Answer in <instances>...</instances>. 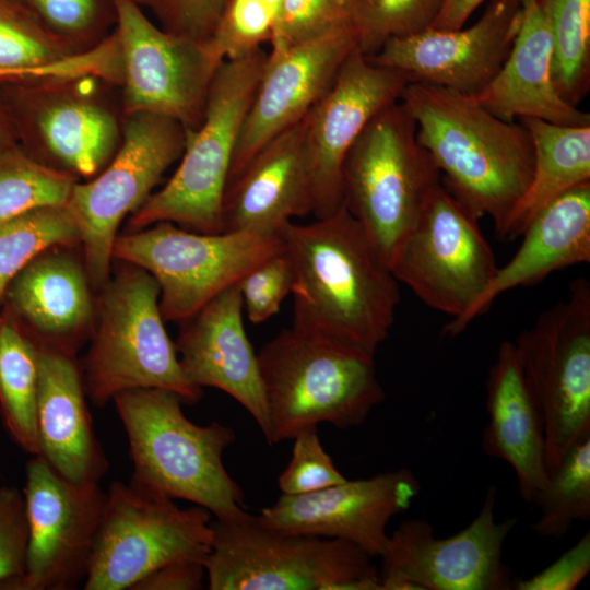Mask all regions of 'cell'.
I'll return each instance as SVG.
<instances>
[{
	"instance_id": "cell-1",
	"label": "cell",
	"mask_w": 590,
	"mask_h": 590,
	"mask_svg": "<svg viewBox=\"0 0 590 590\" xmlns=\"http://www.w3.org/2000/svg\"><path fill=\"white\" fill-rule=\"evenodd\" d=\"M294 268V326L375 356L389 335L399 282L342 204L306 224L280 229Z\"/></svg>"
},
{
	"instance_id": "cell-2",
	"label": "cell",
	"mask_w": 590,
	"mask_h": 590,
	"mask_svg": "<svg viewBox=\"0 0 590 590\" xmlns=\"http://www.w3.org/2000/svg\"><path fill=\"white\" fill-rule=\"evenodd\" d=\"M444 186L476 219L497 227L528 188L534 149L522 123L492 114L473 96L410 82L400 98Z\"/></svg>"
},
{
	"instance_id": "cell-3",
	"label": "cell",
	"mask_w": 590,
	"mask_h": 590,
	"mask_svg": "<svg viewBox=\"0 0 590 590\" xmlns=\"http://www.w3.org/2000/svg\"><path fill=\"white\" fill-rule=\"evenodd\" d=\"M113 400L128 437L131 484L191 502L216 519L238 520L249 515L244 493L222 459L236 439L232 427L219 422L192 423L181 410L182 399L166 389L126 390Z\"/></svg>"
},
{
	"instance_id": "cell-4",
	"label": "cell",
	"mask_w": 590,
	"mask_h": 590,
	"mask_svg": "<svg viewBox=\"0 0 590 590\" xmlns=\"http://www.w3.org/2000/svg\"><path fill=\"white\" fill-rule=\"evenodd\" d=\"M257 358L269 446L320 423L358 426L386 398L375 356L294 324L268 341Z\"/></svg>"
},
{
	"instance_id": "cell-5",
	"label": "cell",
	"mask_w": 590,
	"mask_h": 590,
	"mask_svg": "<svg viewBox=\"0 0 590 590\" xmlns=\"http://www.w3.org/2000/svg\"><path fill=\"white\" fill-rule=\"evenodd\" d=\"M267 59L268 54L259 48L220 64L203 120L187 132L179 166L166 185L131 214V231L170 222L199 233H222V206L234 152Z\"/></svg>"
},
{
	"instance_id": "cell-6",
	"label": "cell",
	"mask_w": 590,
	"mask_h": 590,
	"mask_svg": "<svg viewBox=\"0 0 590 590\" xmlns=\"http://www.w3.org/2000/svg\"><path fill=\"white\" fill-rule=\"evenodd\" d=\"M211 529L210 590H381L373 557L350 542L276 531L250 514Z\"/></svg>"
},
{
	"instance_id": "cell-7",
	"label": "cell",
	"mask_w": 590,
	"mask_h": 590,
	"mask_svg": "<svg viewBox=\"0 0 590 590\" xmlns=\"http://www.w3.org/2000/svg\"><path fill=\"white\" fill-rule=\"evenodd\" d=\"M441 175L416 138L399 101L378 113L350 149L342 170L343 204L390 264Z\"/></svg>"
},
{
	"instance_id": "cell-8",
	"label": "cell",
	"mask_w": 590,
	"mask_h": 590,
	"mask_svg": "<svg viewBox=\"0 0 590 590\" xmlns=\"http://www.w3.org/2000/svg\"><path fill=\"white\" fill-rule=\"evenodd\" d=\"M99 323L85 361V386L97 406L117 393L166 389L196 403L202 389L184 374L164 327L160 287L145 270L128 263L102 286Z\"/></svg>"
},
{
	"instance_id": "cell-9",
	"label": "cell",
	"mask_w": 590,
	"mask_h": 590,
	"mask_svg": "<svg viewBox=\"0 0 590 590\" xmlns=\"http://www.w3.org/2000/svg\"><path fill=\"white\" fill-rule=\"evenodd\" d=\"M280 232H189L170 222L117 236L113 257L148 271L164 320L184 321L267 258L284 250Z\"/></svg>"
},
{
	"instance_id": "cell-10",
	"label": "cell",
	"mask_w": 590,
	"mask_h": 590,
	"mask_svg": "<svg viewBox=\"0 0 590 590\" xmlns=\"http://www.w3.org/2000/svg\"><path fill=\"white\" fill-rule=\"evenodd\" d=\"M212 514L196 505L116 481L106 502L93 547L85 590H131L153 570L175 562H201L212 542Z\"/></svg>"
},
{
	"instance_id": "cell-11",
	"label": "cell",
	"mask_w": 590,
	"mask_h": 590,
	"mask_svg": "<svg viewBox=\"0 0 590 590\" xmlns=\"http://www.w3.org/2000/svg\"><path fill=\"white\" fill-rule=\"evenodd\" d=\"M514 343L543 418L551 474L571 445L590 434V282L574 280L568 295Z\"/></svg>"
},
{
	"instance_id": "cell-12",
	"label": "cell",
	"mask_w": 590,
	"mask_h": 590,
	"mask_svg": "<svg viewBox=\"0 0 590 590\" xmlns=\"http://www.w3.org/2000/svg\"><path fill=\"white\" fill-rule=\"evenodd\" d=\"M121 141L113 158L86 182H75L68 200L83 244L85 270L95 287L109 280L117 229L152 194L166 169L180 158L187 130L151 113L123 116Z\"/></svg>"
},
{
	"instance_id": "cell-13",
	"label": "cell",
	"mask_w": 590,
	"mask_h": 590,
	"mask_svg": "<svg viewBox=\"0 0 590 590\" xmlns=\"http://www.w3.org/2000/svg\"><path fill=\"white\" fill-rule=\"evenodd\" d=\"M477 221L441 184L389 264L399 283L451 319L475 302L498 269Z\"/></svg>"
},
{
	"instance_id": "cell-14",
	"label": "cell",
	"mask_w": 590,
	"mask_h": 590,
	"mask_svg": "<svg viewBox=\"0 0 590 590\" xmlns=\"http://www.w3.org/2000/svg\"><path fill=\"white\" fill-rule=\"evenodd\" d=\"M117 26L123 116L151 113L189 131L202 122L209 88L222 62L205 43L155 25L134 0H111Z\"/></svg>"
},
{
	"instance_id": "cell-15",
	"label": "cell",
	"mask_w": 590,
	"mask_h": 590,
	"mask_svg": "<svg viewBox=\"0 0 590 590\" xmlns=\"http://www.w3.org/2000/svg\"><path fill=\"white\" fill-rule=\"evenodd\" d=\"M496 494L491 486L472 522L446 539L435 538L426 520L402 521L379 556L381 590L514 589L502 554L518 518L495 521Z\"/></svg>"
},
{
	"instance_id": "cell-16",
	"label": "cell",
	"mask_w": 590,
	"mask_h": 590,
	"mask_svg": "<svg viewBox=\"0 0 590 590\" xmlns=\"http://www.w3.org/2000/svg\"><path fill=\"white\" fill-rule=\"evenodd\" d=\"M94 75L9 83L2 93L15 123L59 168L83 177L98 174L121 141V125ZM106 82V81H105Z\"/></svg>"
},
{
	"instance_id": "cell-17",
	"label": "cell",
	"mask_w": 590,
	"mask_h": 590,
	"mask_svg": "<svg viewBox=\"0 0 590 590\" xmlns=\"http://www.w3.org/2000/svg\"><path fill=\"white\" fill-rule=\"evenodd\" d=\"M25 472L28 544L16 590L75 589L88 573L106 494L96 482L62 476L40 456Z\"/></svg>"
},
{
	"instance_id": "cell-18",
	"label": "cell",
	"mask_w": 590,
	"mask_h": 590,
	"mask_svg": "<svg viewBox=\"0 0 590 590\" xmlns=\"http://www.w3.org/2000/svg\"><path fill=\"white\" fill-rule=\"evenodd\" d=\"M411 79L373 63L355 47L305 117L304 149L311 214L327 216L343 204L345 157L368 122L400 101Z\"/></svg>"
},
{
	"instance_id": "cell-19",
	"label": "cell",
	"mask_w": 590,
	"mask_h": 590,
	"mask_svg": "<svg viewBox=\"0 0 590 590\" xmlns=\"http://www.w3.org/2000/svg\"><path fill=\"white\" fill-rule=\"evenodd\" d=\"M420 491L415 475L399 469L312 493L282 494L256 517L276 531L350 542L375 558L387 544L390 519L406 510Z\"/></svg>"
},
{
	"instance_id": "cell-20",
	"label": "cell",
	"mask_w": 590,
	"mask_h": 590,
	"mask_svg": "<svg viewBox=\"0 0 590 590\" xmlns=\"http://www.w3.org/2000/svg\"><path fill=\"white\" fill-rule=\"evenodd\" d=\"M520 20V0H493L468 28H428L391 38L367 58L377 66L406 74L411 82L475 96L505 62Z\"/></svg>"
},
{
	"instance_id": "cell-21",
	"label": "cell",
	"mask_w": 590,
	"mask_h": 590,
	"mask_svg": "<svg viewBox=\"0 0 590 590\" xmlns=\"http://www.w3.org/2000/svg\"><path fill=\"white\" fill-rule=\"evenodd\" d=\"M355 47L356 33L350 30L302 43L278 56L268 54L239 133L227 185L270 140L308 114Z\"/></svg>"
},
{
	"instance_id": "cell-22",
	"label": "cell",
	"mask_w": 590,
	"mask_h": 590,
	"mask_svg": "<svg viewBox=\"0 0 590 590\" xmlns=\"http://www.w3.org/2000/svg\"><path fill=\"white\" fill-rule=\"evenodd\" d=\"M243 311L236 283L181 321L175 346L189 381L201 389L211 387L229 394L253 417L266 438L269 432L266 398Z\"/></svg>"
},
{
	"instance_id": "cell-23",
	"label": "cell",
	"mask_w": 590,
	"mask_h": 590,
	"mask_svg": "<svg viewBox=\"0 0 590 590\" xmlns=\"http://www.w3.org/2000/svg\"><path fill=\"white\" fill-rule=\"evenodd\" d=\"M512 258L498 268L475 302L444 328L462 333L505 292L534 285L554 271L590 262V181L566 191L545 205L527 225Z\"/></svg>"
},
{
	"instance_id": "cell-24",
	"label": "cell",
	"mask_w": 590,
	"mask_h": 590,
	"mask_svg": "<svg viewBox=\"0 0 590 590\" xmlns=\"http://www.w3.org/2000/svg\"><path fill=\"white\" fill-rule=\"evenodd\" d=\"M305 117L270 140L227 185L222 232H280L294 217L311 214Z\"/></svg>"
},
{
	"instance_id": "cell-25",
	"label": "cell",
	"mask_w": 590,
	"mask_h": 590,
	"mask_svg": "<svg viewBox=\"0 0 590 590\" xmlns=\"http://www.w3.org/2000/svg\"><path fill=\"white\" fill-rule=\"evenodd\" d=\"M37 437L38 456L71 481L98 483L108 471L74 355L48 347H38Z\"/></svg>"
},
{
	"instance_id": "cell-26",
	"label": "cell",
	"mask_w": 590,
	"mask_h": 590,
	"mask_svg": "<svg viewBox=\"0 0 590 590\" xmlns=\"http://www.w3.org/2000/svg\"><path fill=\"white\" fill-rule=\"evenodd\" d=\"M486 410L483 451L510 464L520 496L534 503L550 477L544 423L512 341L499 344L488 370Z\"/></svg>"
},
{
	"instance_id": "cell-27",
	"label": "cell",
	"mask_w": 590,
	"mask_h": 590,
	"mask_svg": "<svg viewBox=\"0 0 590 590\" xmlns=\"http://www.w3.org/2000/svg\"><path fill=\"white\" fill-rule=\"evenodd\" d=\"M518 32L502 68L475 96L505 120L536 118L566 126H588L590 115L567 103L553 81V39L538 0H520Z\"/></svg>"
},
{
	"instance_id": "cell-28",
	"label": "cell",
	"mask_w": 590,
	"mask_h": 590,
	"mask_svg": "<svg viewBox=\"0 0 590 590\" xmlns=\"http://www.w3.org/2000/svg\"><path fill=\"white\" fill-rule=\"evenodd\" d=\"M5 295L39 337L38 347L74 355L94 312L86 270L75 259L46 250L12 279Z\"/></svg>"
},
{
	"instance_id": "cell-29",
	"label": "cell",
	"mask_w": 590,
	"mask_h": 590,
	"mask_svg": "<svg viewBox=\"0 0 590 590\" xmlns=\"http://www.w3.org/2000/svg\"><path fill=\"white\" fill-rule=\"evenodd\" d=\"M534 149L528 188L504 221L495 227L505 241L521 236L530 221L550 202L590 181V125L566 126L536 118H520Z\"/></svg>"
},
{
	"instance_id": "cell-30",
	"label": "cell",
	"mask_w": 590,
	"mask_h": 590,
	"mask_svg": "<svg viewBox=\"0 0 590 590\" xmlns=\"http://www.w3.org/2000/svg\"><path fill=\"white\" fill-rule=\"evenodd\" d=\"M38 346L10 317L0 318V414L13 441L38 456Z\"/></svg>"
},
{
	"instance_id": "cell-31",
	"label": "cell",
	"mask_w": 590,
	"mask_h": 590,
	"mask_svg": "<svg viewBox=\"0 0 590 590\" xmlns=\"http://www.w3.org/2000/svg\"><path fill=\"white\" fill-rule=\"evenodd\" d=\"M553 39V81L577 106L590 86V0H538Z\"/></svg>"
},
{
	"instance_id": "cell-32",
	"label": "cell",
	"mask_w": 590,
	"mask_h": 590,
	"mask_svg": "<svg viewBox=\"0 0 590 590\" xmlns=\"http://www.w3.org/2000/svg\"><path fill=\"white\" fill-rule=\"evenodd\" d=\"M75 176L39 161L15 141L0 144V222L68 203Z\"/></svg>"
},
{
	"instance_id": "cell-33",
	"label": "cell",
	"mask_w": 590,
	"mask_h": 590,
	"mask_svg": "<svg viewBox=\"0 0 590 590\" xmlns=\"http://www.w3.org/2000/svg\"><path fill=\"white\" fill-rule=\"evenodd\" d=\"M80 241L68 205L34 209L0 222V303L12 279L40 253Z\"/></svg>"
},
{
	"instance_id": "cell-34",
	"label": "cell",
	"mask_w": 590,
	"mask_h": 590,
	"mask_svg": "<svg viewBox=\"0 0 590 590\" xmlns=\"http://www.w3.org/2000/svg\"><path fill=\"white\" fill-rule=\"evenodd\" d=\"M534 504L541 512L532 529L542 538L562 539L590 519V434L565 452Z\"/></svg>"
},
{
	"instance_id": "cell-35",
	"label": "cell",
	"mask_w": 590,
	"mask_h": 590,
	"mask_svg": "<svg viewBox=\"0 0 590 590\" xmlns=\"http://www.w3.org/2000/svg\"><path fill=\"white\" fill-rule=\"evenodd\" d=\"M85 49L52 31L31 7L0 0V68L43 67Z\"/></svg>"
},
{
	"instance_id": "cell-36",
	"label": "cell",
	"mask_w": 590,
	"mask_h": 590,
	"mask_svg": "<svg viewBox=\"0 0 590 590\" xmlns=\"http://www.w3.org/2000/svg\"><path fill=\"white\" fill-rule=\"evenodd\" d=\"M445 0H355L358 50L366 57L391 38L422 33L433 25Z\"/></svg>"
},
{
	"instance_id": "cell-37",
	"label": "cell",
	"mask_w": 590,
	"mask_h": 590,
	"mask_svg": "<svg viewBox=\"0 0 590 590\" xmlns=\"http://www.w3.org/2000/svg\"><path fill=\"white\" fill-rule=\"evenodd\" d=\"M350 30L355 31V0H283L269 55Z\"/></svg>"
},
{
	"instance_id": "cell-38",
	"label": "cell",
	"mask_w": 590,
	"mask_h": 590,
	"mask_svg": "<svg viewBox=\"0 0 590 590\" xmlns=\"http://www.w3.org/2000/svg\"><path fill=\"white\" fill-rule=\"evenodd\" d=\"M276 19L266 0H227L205 44L217 62L243 58L271 39Z\"/></svg>"
},
{
	"instance_id": "cell-39",
	"label": "cell",
	"mask_w": 590,
	"mask_h": 590,
	"mask_svg": "<svg viewBox=\"0 0 590 590\" xmlns=\"http://www.w3.org/2000/svg\"><path fill=\"white\" fill-rule=\"evenodd\" d=\"M293 283L294 268L285 248L245 274L238 286L249 321L258 324L276 315Z\"/></svg>"
},
{
	"instance_id": "cell-40",
	"label": "cell",
	"mask_w": 590,
	"mask_h": 590,
	"mask_svg": "<svg viewBox=\"0 0 590 590\" xmlns=\"http://www.w3.org/2000/svg\"><path fill=\"white\" fill-rule=\"evenodd\" d=\"M293 439L291 460L278 480L282 494L312 493L346 480L323 449L317 427L304 429Z\"/></svg>"
},
{
	"instance_id": "cell-41",
	"label": "cell",
	"mask_w": 590,
	"mask_h": 590,
	"mask_svg": "<svg viewBox=\"0 0 590 590\" xmlns=\"http://www.w3.org/2000/svg\"><path fill=\"white\" fill-rule=\"evenodd\" d=\"M28 523L23 492L0 486V589H13L24 576Z\"/></svg>"
},
{
	"instance_id": "cell-42",
	"label": "cell",
	"mask_w": 590,
	"mask_h": 590,
	"mask_svg": "<svg viewBox=\"0 0 590 590\" xmlns=\"http://www.w3.org/2000/svg\"><path fill=\"white\" fill-rule=\"evenodd\" d=\"M151 10L161 27L176 36L206 43L227 0H134Z\"/></svg>"
},
{
	"instance_id": "cell-43",
	"label": "cell",
	"mask_w": 590,
	"mask_h": 590,
	"mask_svg": "<svg viewBox=\"0 0 590 590\" xmlns=\"http://www.w3.org/2000/svg\"><path fill=\"white\" fill-rule=\"evenodd\" d=\"M590 570L589 531L558 559L539 574L518 582L517 590H571L586 578Z\"/></svg>"
},
{
	"instance_id": "cell-44",
	"label": "cell",
	"mask_w": 590,
	"mask_h": 590,
	"mask_svg": "<svg viewBox=\"0 0 590 590\" xmlns=\"http://www.w3.org/2000/svg\"><path fill=\"white\" fill-rule=\"evenodd\" d=\"M31 5L52 31L79 45L98 16V0H31Z\"/></svg>"
},
{
	"instance_id": "cell-45",
	"label": "cell",
	"mask_w": 590,
	"mask_h": 590,
	"mask_svg": "<svg viewBox=\"0 0 590 590\" xmlns=\"http://www.w3.org/2000/svg\"><path fill=\"white\" fill-rule=\"evenodd\" d=\"M201 562H175L148 574L131 590H198L204 586Z\"/></svg>"
},
{
	"instance_id": "cell-46",
	"label": "cell",
	"mask_w": 590,
	"mask_h": 590,
	"mask_svg": "<svg viewBox=\"0 0 590 590\" xmlns=\"http://www.w3.org/2000/svg\"><path fill=\"white\" fill-rule=\"evenodd\" d=\"M87 62L82 55H73L63 60L31 69L0 68V84L54 78H70L85 74Z\"/></svg>"
},
{
	"instance_id": "cell-47",
	"label": "cell",
	"mask_w": 590,
	"mask_h": 590,
	"mask_svg": "<svg viewBox=\"0 0 590 590\" xmlns=\"http://www.w3.org/2000/svg\"><path fill=\"white\" fill-rule=\"evenodd\" d=\"M486 0H445L430 28L458 30Z\"/></svg>"
},
{
	"instance_id": "cell-48",
	"label": "cell",
	"mask_w": 590,
	"mask_h": 590,
	"mask_svg": "<svg viewBox=\"0 0 590 590\" xmlns=\"http://www.w3.org/2000/svg\"><path fill=\"white\" fill-rule=\"evenodd\" d=\"M16 138L19 137L14 120L2 93H0V144L14 142Z\"/></svg>"
},
{
	"instance_id": "cell-49",
	"label": "cell",
	"mask_w": 590,
	"mask_h": 590,
	"mask_svg": "<svg viewBox=\"0 0 590 590\" xmlns=\"http://www.w3.org/2000/svg\"><path fill=\"white\" fill-rule=\"evenodd\" d=\"M278 13V17L283 4V0H266ZM278 20V19H276Z\"/></svg>"
},
{
	"instance_id": "cell-50",
	"label": "cell",
	"mask_w": 590,
	"mask_h": 590,
	"mask_svg": "<svg viewBox=\"0 0 590 590\" xmlns=\"http://www.w3.org/2000/svg\"><path fill=\"white\" fill-rule=\"evenodd\" d=\"M11 1L19 2V3L25 4L32 8L31 0H11Z\"/></svg>"
}]
</instances>
